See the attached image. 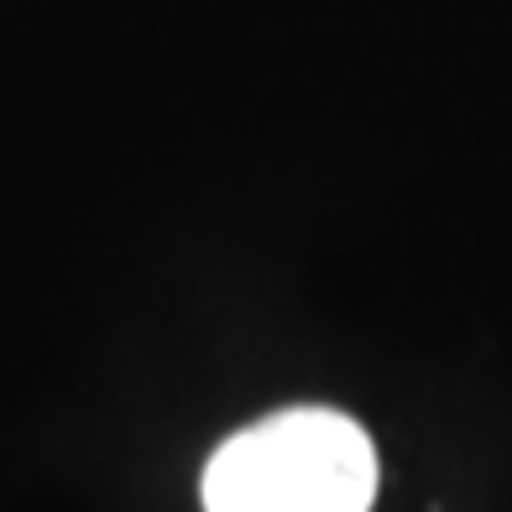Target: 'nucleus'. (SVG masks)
<instances>
[{
  "instance_id": "1",
  "label": "nucleus",
  "mask_w": 512,
  "mask_h": 512,
  "mask_svg": "<svg viewBox=\"0 0 512 512\" xmlns=\"http://www.w3.org/2000/svg\"><path fill=\"white\" fill-rule=\"evenodd\" d=\"M377 450L335 408H288L230 434L204 465V512H371Z\"/></svg>"
}]
</instances>
